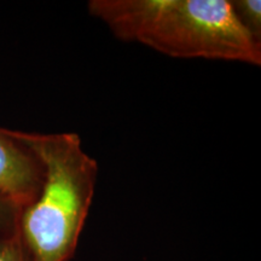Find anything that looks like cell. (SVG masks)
Here are the masks:
<instances>
[{"label":"cell","instance_id":"obj_1","mask_svg":"<svg viewBox=\"0 0 261 261\" xmlns=\"http://www.w3.org/2000/svg\"><path fill=\"white\" fill-rule=\"evenodd\" d=\"M89 11L121 40L166 56L261 63L260 42L228 0H92Z\"/></svg>","mask_w":261,"mask_h":261},{"label":"cell","instance_id":"obj_2","mask_svg":"<svg viewBox=\"0 0 261 261\" xmlns=\"http://www.w3.org/2000/svg\"><path fill=\"white\" fill-rule=\"evenodd\" d=\"M9 133L41 168L38 195L17 220L28 261H69L93 200L96 160L85 151L76 133Z\"/></svg>","mask_w":261,"mask_h":261},{"label":"cell","instance_id":"obj_3","mask_svg":"<svg viewBox=\"0 0 261 261\" xmlns=\"http://www.w3.org/2000/svg\"><path fill=\"white\" fill-rule=\"evenodd\" d=\"M41 184L37 159L9 129L0 128V195L22 210L34 200Z\"/></svg>","mask_w":261,"mask_h":261},{"label":"cell","instance_id":"obj_4","mask_svg":"<svg viewBox=\"0 0 261 261\" xmlns=\"http://www.w3.org/2000/svg\"><path fill=\"white\" fill-rule=\"evenodd\" d=\"M231 4L243 27L256 41L260 42L261 3L259 0H233Z\"/></svg>","mask_w":261,"mask_h":261},{"label":"cell","instance_id":"obj_5","mask_svg":"<svg viewBox=\"0 0 261 261\" xmlns=\"http://www.w3.org/2000/svg\"><path fill=\"white\" fill-rule=\"evenodd\" d=\"M0 261H28L17 227L0 237Z\"/></svg>","mask_w":261,"mask_h":261},{"label":"cell","instance_id":"obj_6","mask_svg":"<svg viewBox=\"0 0 261 261\" xmlns=\"http://www.w3.org/2000/svg\"><path fill=\"white\" fill-rule=\"evenodd\" d=\"M19 212L21 210L0 195V232L6 234L16 230Z\"/></svg>","mask_w":261,"mask_h":261}]
</instances>
